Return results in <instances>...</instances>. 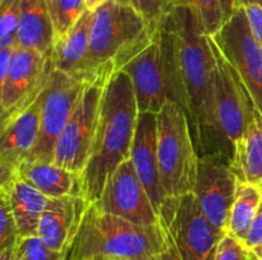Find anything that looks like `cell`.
Segmentation results:
<instances>
[{"label":"cell","mask_w":262,"mask_h":260,"mask_svg":"<svg viewBox=\"0 0 262 260\" xmlns=\"http://www.w3.org/2000/svg\"><path fill=\"white\" fill-rule=\"evenodd\" d=\"M110 79H97L84 87L76 109L55 145L56 166L82 173L91 157L99 127L104 92Z\"/></svg>","instance_id":"cell-8"},{"label":"cell","mask_w":262,"mask_h":260,"mask_svg":"<svg viewBox=\"0 0 262 260\" xmlns=\"http://www.w3.org/2000/svg\"><path fill=\"white\" fill-rule=\"evenodd\" d=\"M132 7L148 24L154 33L178 7V0H119Z\"/></svg>","instance_id":"cell-25"},{"label":"cell","mask_w":262,"mask_h":260,"mask_svg":"<svg viewBox=\"0 0 262 260\" xmlns=\"http://www.w3.org/2000/svg\"><path fill=\"white\" fill-rule=\"evenodd\" d=\"M91 22L92 12L86 10L66 35L56 38L50 56L54 70L61 71L86 83L97 81L91 75L89 66Z\"/></svg>","instance_id":"cell-18"},{"label":"cell","mask_w":262,"mask_h":260,"mask_svg":"<svg viewBox=\"0 0 262 260\" xmlns=\"http://www.w3.org/2000/svg\"><path fill=\"white\" fill-rule=\"evenodd\" d=\"M171 91L186 112L199 155L222 154L215 124V60L210 36L189 5H178L160 27Z\"/></svg>","instance_id":"cell-1"},{"label":"cell","mask_w":262,"mask_h":260,"mask_svg":"<svg viewBox=\"0 0 262 260\" xmlns=\"http://www.w3.org/2000/svg\"><path fill=\"white\" fill-rule=\"evenodd\" d=\"M258 186H260V189H261V191H262V181H261L260 184H258Z\"/></svg>","instance_id":"cell-40"},{"label":"cell","mask_w":262,"mask_h":260,"mask_svg":"<svg viewBox=\"0 0 262 260\" xmlns=\"http://www.w3.org/2000/svg\"><path fill=\"white\" fill-rule=\"evenodd\" d=\"M247 250V260H262V245Z\"/></svg>","instance_id":"cell-35"},{"label":"cell","mask_w":262,"mask_h":260,"mask_svg":"<svg viewBox=\"0 0 262 260\" xmlns=\"http://www.w3.org/2000/svg\"><path fill=\"white\" fill-rule=\"evenodd\" d=\"M220 3H222L224 20H228L238 8V0H220Z\"/></svg>","instance_id":"cell-34"},{"label":"cell","mask_w":262,"mask_h":260,"mask_svg":"<svg viewBox=\"0 0 262 260\" xmlns=\"http://www.w3.org/2000/svg\"><path fill=\"white\" fill-rule=\"evenodd\" d=\"M106 2H109V0H84L87 10H91V12L96 10L97 8L101 7V5L105 4Z\"/></svg>","instance_id":"cell-36"},{"label":"cell","mask_w":262,"mask_h":260,"mask_svg":"<svg viewBox=\"0 0 262 260\" xmlns=\"http://www.w3.org/2000/svg\"><path fill=\"white\" fill-rule=\"evenodd\" d=\"M91 204L100 212L120 217L132 223L141 226L160 224V217L130 160L118 166L107 178L100 198Z\"/></svg>","instance_id":"cell-13"},{"label":"cell","mask_w":262,"mask_h":260,"mask_svg":"<svg viewBox=\"0 0 262 260\" xmlns=\"http://www.w3.org/2000/svg\"><path fill=\"white\" fill-rule=\"evenodd\" d=\"M19 239L12 209L7 199L0 195V250L15 246Z\"/></svg>","instance_id":"cell-29"},{"label":"cell","mask_w":262,"mask_h":260,"mask_svg":"<svg viewBox=\"0 0 262 260\" xmlns=\"http://www.w3.org/2000/svg\"><path fill=\"white\" fill-rule=\"evenodd\" d=\"M23 260H67L68 254L50 249L38 236L20 237L18 241Z\"/></svg>","instance_id":"cell-28"},{"label":"cell","mask_w":262,"mask_h":260,"mask_svg":"<svg viewBox=\"0 0 262 260\" xmlns=\"http://www.w3.org/2000/svg\"><path fill=\"white\" fill-rule=\"evenodd\" d=\"M15 260H23L22 256H20V252H19V249H18V245H17V257H15Z\"/></svg>","instance_id":"cell-38"},{"label":"cell","mask_w":262,"mask_h":260,"mask_svg":"<svg viewBox=\"0 0 262 260\" xmlns=\"http://www.w3.org/2000/svg\"><path fill=\"white\" fill-rule=\"evenodd\" d=\"M238 183L229 160L219 154L200 155L193 193L206 218L225 233Z\"/></svg>","instance_id":"cell-14"},{"label":"cell","mask_w":262,"mask_h":260,"mask_svg":"<svg viewBox=\"0 0 262 260\" xmlns=\"http://www.w3.org/2000/svg\"><path fill=\"white\" fill-rule=\"evenodd\" d=\"M43 92L30 107L2 122V139H0L2 183L14 176L19 166L27 160L36 145L40 133Z\"/></svg>","instance_id":"cell-15"},{"label":"cell","mask_w":262,"mask_h":260,"mask_svg":"<svg viewBox=\"0 0 262 260\" xmlns=\"http://www.w3.org/2000/svg\"><path fill=\"white\" fill-rule=\"evenodd\" d=\"M132 161L138 178L145 186L156 213L160 214L166 199L159 170L158 158V119L154 112H140L133 138Z\"/></svg>","instance_id":"cell-16"},{"label":"cell","mask_w":262,"mask_h":260,"mask_svg":"<svg viewBox=\"0 0 262 260\" xmlns=\"http://www.w3.org/2000/svg\"><path fill=\"white\" fill-rule=\"evenodd\" d=\"M178 5H189L196 12L207 36H214L225 22L220 0H178Z\"/></svg>","instance_id":"cell-26"},{"label":"cell","mask_w":262,"mask_h":260,"mask_svg":"<svg viewBox=\"0 0 262 260\" xmlns=\"http://www.w3.org/2000/svg\"><path fill=\"white\" fill-rule=\"evenodd\" d=\"M152 38L154 32L132 7L109 0L92 12L90 73L95 79H112L145 50Z\"/></svg>","instance_id":"cell-4"},{"label":"cell","mask_w":262,"mask_h":260,"mask_svg":"<svg viewBox=\"0 0 262 260\" xmlns=\"http://www.w3.org/2000/svg\"><path fill=\"white\" fill-rule=\"evenodd\" d=\"M243 245H245L247 249H252V247L262 245V201Z\"/></svg>","instance_id":"cell-32"},{"label":"cell","mask_w":262,"mask_h":260,"mask_svg":"<svg viewBox=\"0 0 262 260\" xmlns=\"http://www.w3.org/2000/svg\"><path fill=\"white\" fill-rule=\"evenodd\" d=\"M82 260H109V259H105V257H91V259H82Z\"/></svg>","instance_id":"cell-39"},{"label":"cell","mask_w":262,"mask_h":260,"mask_svg":"<svg viewBox=\"0 0 262 260\" xmlns=\"http://www.w3.org/2000/svg\"><path fill=\"white\" fill-rule=\"evenodd\" d=\"M165 246L166 232L161 223L141 226L90 204L67 260H155Z\"/></svg>","instance_id":"cell-3"},{"label":"cell","mask_w":262,"mask_h":260,"mask_svg":"<svg viewBox=\"0 0 262 260\" xmlns=\"http://www.w3.org/2000/svg\"><path fill=\"white\" fill-rule=\"evenodd\" d=\"M87 84L61 71L53 70L43 92L37 142L25 162H53L56 142Z\"/></svg>","instance_id":"cell-11"},{"label":"cell","mask_w":262,"mask_h":260,"mask_svg":"<svg viewBox=\"0 0 262 260\" xmlns=\"http://www.w3.org/2000/svg\"><path fill=\"white\" fill-rule=\"evenodd\" d=\"M159 217L182 260H215L219 242L227 233L206 218L194 193L168 196Z\"/></svg>","instance_id":"cell-6"},{"label":"cell","mask_w":262,"mask_h":260,"mask_svg":"<svg viewBox=\"0 0 262 260\" xmlns=\"http://www.w3.org/2000/svg\"><path fill=\"white\" fill-rule=\"evenodd\" d=\"M215 60V124L222 154L232 162L235 142L243 137L257 107L239 75L210 37Z\"/></svg>","instance_id":"cell-7"},{"label":"cell","mask_w":262,"mask_h":260,"mask_svg":"<svg viewBox=\"0 0 262 260\" xmlns=\"http://www.w3.org/2000/svg\"><path fill=\"white\" fill-rule=\"evenodd\" d=\"M248 250L239 240L225 235L219 242L215 260H247Z\"/></svg>","instance_id":"cell-30"},{"label":"cell","mask_w":262,"mask_h":260,"mask_svg":"<svg viewBox=\"0 0 262 260\" xmlns=\"http://www.w3.org/2000/svg\"><path fill=\"white\" fill-rule=\"evenodd\" d=\"M243 8L247 14L248 23H250L253 36L262 45V7L258 4H251Z\"/></svg>","instance_id":"cell-31"},{"label":"cell","mask_w":262,"mask_h":260,"mask_svg":"<svg viewBox=\"0 0 262 260\" xmlns=\"http://www.w3.org/2000/svg\"><path fill=\"white\" fill-rule=\"evenodd\" d=\"M48 198L82 195V173L73 172L53 162H23L14 173Z\"/></svg>","instance_id":"cell-20"},{"label":"cell","mask_w":262,"mask_h":260,"mask_svg":"<svg viewBox=\"0 0 262 260\" xmlns=\"http://www.w3.org/2000/svg\"><path fill=\"white\" fill-rule=\"evenodd\" d=\"M0 195L12 209L19 237L38 236V224L50 198L15 176L2 183Z\"/></svg>","instance_id":"cell-19"},{"label":"cell","mask_w":262,"mask_h":260,"mask_svg":"<svg viewBox=\"0 0 262 260\" xmlns=\"http://www.w3.org/2000/svg\"><path fill=\"white\" fill-rule=\"evenodd\" d=\"M163 226V224H161ZM166 232V229H165ZM155 260H182L181 255H179L178 250H177L176 245H174L173 240L169 236V233L166 232V246L158 256L155 257Z\"/></svg>","instance_id":"cell-33"},{"label":"cell","mask_w":262,"mask_h":260,"mask_svg":"<svg viewBox=\"0 0 262 260\" xmlns=\"http://www.w3.org/2000/svg\"><path fill=\"white\" fill-rule=\"evenodd\" d=\"M89 206L81 195L50 198L38 224V237L50 249L69 254Z\"/></svg>","instance_id":"cell-17"},{"label":"cell","mask_w":262,"mask_h":260,"mask_svg":"<svg viewBox=\"0 0 262 260\" xmlns=\"http://www.w3.org/2000/svg\"><path fill=\"white\" fill-rule=\"evenodd\" d=\"M55 32L48 0H22L17 30V46L51 56Z\"/></svg>","instance_id":"cell-21"},{"label":"cell","mask_w":262,"mask_h":260,"mask_svg":"<svg viewBox=\"0 0 262 260\" xmlns=\"http://www.w3.org/2000/svg\"><path fill=\"white\" fill-rule=\"evenodd\" d=\"M22 0H0V48L17 46V30Z\"/></svg>","instance_id":"cell-27"},{"label":"cell","mask_w":262,"mask_h":260,"mask_svg":"<svg viewBox=\"0 0 262 260\" xmlns=\"http://www.w3.org/2000/svg\"><path fill=\"white\" fill-rule=\"evenodd\" d=\"M156 119L159 170L166 198L193 193L200 155L186 112L170 99Z\"/></svg>","instance_id":"cell-5"},{"label":"cell","mask_w":262,"mask_h":260,"mask_svg":"<svg viewBox=\"0 0 262 260\" xmlns=\"http://www.w3.org/2000/svg\"><path fill=\"white\" fill-rule=\"evenodd\" d=\"M234 68L262 114V45L251 31L247 14L238 7L214 36H210Z\"/></svg>","instance_id":"cell-10"},{"label":"cell","mask_w":262,"mask_h":260,"mask_svg":"<svg viewBox=\"0 0 262 260\" xmlns=\"http://www.w3.org/2000/svg\"><path fill=\"white\" fill-rule=\"evenodd\" d=\"M53 70L50 56L15 46L7 71L0 74L2 122L30 107L41 96Z\"/></svg>","instance_id":"cell-9"},{"label":"cell","mask_w":262,"mask_h":260,"mask_svg":"<svg viewBox=\"0 0 262 260\" xmlns=\"http://www.w3.org/2000/svg\"><path fill=\"white\" fill-rule=\"evenodd\" d=\"M55 40L66 35L87 10L84 0H48Z\"/></svg>","instance_id":"cell-24"},{"label":"cell","mask_w":262,"mask_h":260,"mask_svg":"<svg viewBox=\"0 0 262 260\" xmlns=\"http://www.w3.org/2000/svg\"><path fill=\"white\" fill-rule=\"evenodd\" d=\"M230 167L241 183L262 181V114L256 111L243 137L235 142Z\"/></svg>","instance_id":"cell-22"},{"label":"cell","mask_w":262,"mask_h":260,"mask_svg":"<svg viewBox=\"0 0 262 260\" xmlns=\"http://www.w3.org/2000/svg\"><path fill=\"white\" fill-rule=\"evenodd\" d=\"M251 4H258L262 7V0H238V7H246Z\"/></svg>","instance_id":"cell-37"},{"label":"cell","mask_w":262,"mask_h":260,"mask_svg":"<svg viewBox=\"0 0 262 260\" xmlns=\"http://www.w3.org/2000/svg\"><path fill=\"white\" fill-rule=\"evenodd\" d=\"M138 114L132 81L119 71L105 88L91 157L82 172V195L90 204L100 198L118 166L130 160Z\"/></svg>","instance_id":"cell-2"},{"label":"cell","mask_w":262,"mask_h":260,"mask_svg":"<svg viewBox=\"0 0 262 260\" xmlns=\"http://www.w3.org/2000/svg\"><path fill=\"white\" fill-rule=\"evenodd\" d=\"M262 201V191L258 185L238 183L234 203L230 211L227 233L245 242Z\"/></svg>","instance_id":"cell-23"},{"label":"cell","mask_w":262,"mask_h":260,"mask_svg":"<svg viewBox=\"0 0 262 260\" xmlns=\"http://www.w3.org/2000/svg\"><path fill=\"white\" fill-rule=\"evenodd\" d=\"M135 88L138 111L158 114L168 101H173L168 51L159 28L150 45L122 69Z\"/></svg>","instance_id":"cell-12"}]
</instances>
